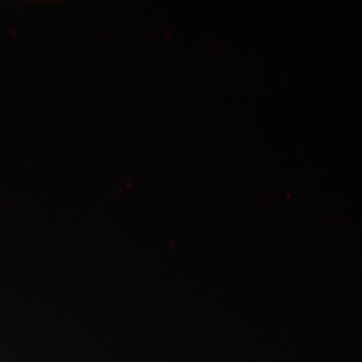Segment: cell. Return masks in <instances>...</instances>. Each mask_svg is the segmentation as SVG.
<instances>
[{"mask_svg": "<svg viewBox=\"0 0 362 362\" xmlns=\"http://www.w3.org/2000/svg\"><path fill=\"white\" fill-rule=\"evenodd\" d=\"M47 2H54V0H47Z\"/></svg>", "mask_w": 362, "mask_h": 362, "instance_id": "6da1fadb", "label": "cell"}]
</instances>
